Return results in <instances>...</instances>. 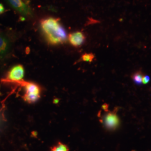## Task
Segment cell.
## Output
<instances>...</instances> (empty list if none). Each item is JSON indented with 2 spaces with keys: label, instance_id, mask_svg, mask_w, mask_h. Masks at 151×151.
Returning <instances> with one entry per match:
<instances>
[{
  "label": "cell",
  "instance_id": "10",
  "mask_svg": "<svg viewBox=\"0 0 151 151\" xmlns=\"http://www.w3.org/2000/svg\"><path fill=\"white\" fill-rule=\"evenodd\" d=\"M95 58V55L90 53H85L83 54L81 57V60L83 62H92Z\"/></svg>",
  "mask_w": 151,
  "mask_h": 151
},
{
  "label": "cell",
  "instance_id": "6",
  "mask_svg": "<svg viewBox=\"0 0 151 151\" xmlns=\"http://www.w3.org/2000/svg\"><path fill=\"white\" fill-rule=\"evenodd\" d=\"M102 123L107 129L114 130L119 127L120 120L115 112H109L104 116Z\"/></svg>",
  "mask_w": 151,
  "mask_h": 151
},
{
  "label": "cell",
  "instance_id": "7",
  "mask_svg": "<svg viewBox=\"0 0 151 151\" xmlns=\"http://www.w3.org/2000/svg\"><path fill=\"white\" fill-rule=\"evenodd\" d=\"M86 37L83 32H81L70 33L68 35V40L70 43L74 47H80L85 43Z\"/></svg>",
  "mask_w": 151,
  "mask_h": 151
},
{
  "label": "cell",
  "instance_id": "4",
  "mask_svg": "<svg viewBox=\"0 0 151 151\" xmlns=\"http://www.w3.org/2000/svg\"><path fill=\"white\" fill-rule=\"evenodd\" d=\"M8 4L22 16L28 17L32 16V11L26 3L22 0H6Z\"/></svg>",
  "mask_w": 151,
  "mask_h": 151
},
{
  "label": "cell",
  "instance_id": "1",
  "mask_svg": "<svg viewBox=\"0 0 151 151\" xmlns=\"http://www.w3.org/2000/svg\"><path fill=\"white\" fill-rule=\"evenodd\" d=\"M40 29L47 43L52 45L65 43L67 40V34L60 20L48 17L40 21Z\"/></svg>",
  "mask_w": 151,
  "mask_h": 151
},
{
  "label": "cell",
  "instance_id": "11",
  "mask_svg": "<svg viewBox=\"0 0 151 151\" xmlns=\"http://www.w3.org/2000/svg\"><path fill=\"white\" fill-rule=\"evenodd\" d=\"M150 80V78L148 76H143V79H142V83L145 85V84L148 83Z\"/></svg>",
  "mask_w": 151,
  "mask_h": 151
},
{
  "label": "cell",
  "instance_id": "5",
  "mask_svg": "<svg viewBox=\"0 0 151 151\" xmlns=\"http://www.w3.org/2000/svg\"><path fill=\"white\" fill-rule=\"evenodd\" d=\"M11 40L4 32H0V60L6 59L11 50Z\"/></svg>",
  "mask_w": 151,
  "mask_h": 151
},
{
  "label": "cell",
  "instance_id": "8",
  "mask_svg": "<svg viewBox=\"0 0 151 151\" xmlns=\"http://www.w3.org/2000/svg\"><path fill=\"white\" fill-rule=\"evenodd\" d=\"M50 151H70L68 147L64 143L59 142L50 148Z\"/></svg>",
  "mask_w": 151,
  "mask_h": 151
},
{
  "label": "cell",
  "instance_id": "12",
  "mask_svg": "<svg viewBox=\"0 0 151 151\" xmlns=\"http://www.w3.org/2000/svg\"><path fill=\"white\" fill-rule=\"evenodd\" d=\"M5 11V8L4 6L1 3H0V15L4 14Z\"/></svg>",
  "mask_w": 151,
  "mask_h": 151
},
{
  "label": "cell",
  "instance_id": "2",
  "mask_svg": "<svg viewBox=\"0 0 151 151\" xmlns=\"http://www.w3.org/2000/svg\"><path fill=\"white\" fill-rule=\"evenodd\" d=\"M19 85L24 87L25 93L22 96L24 101L28 104H34L40 99L42 88L38 83L34 82L22 81Z\"/></svg>",
  "mask_w": 151,
  "mask_h": 151
},
{
  "label": "cell",
  "instance_id": "3",
  "mask_svg": "<svg viewBox=\"0 0 151 151\" xmlns=\"http://www.w3.org/2000/svg\"><path fill=\"white\" fill-rule=\"evenodd\" d=\"M24 74L25 70L24 66L22 65H15L8 72L7 77L4 81L6 82L19 84V82L23 81Z\"/></svg>",
  "mask_w": 151,
  "mask_h": 151
},
{
  "label": "cell",
  "instance_id": "9",
  "mask_svg": "<svg viewBox=\"0 0 151 151\" xmlns=\"http://www.w3.org/2000/svg\"><path fill=\"white\" fill-rule=\"evenodd\" d=\"M143 76H144L143 75L142 72H137L132 75V78L135 84L138 85H140L142 83V79Z\"/></svg>",
  "mask_w": 151,
  "mask_h": 151
}]
</instances>
